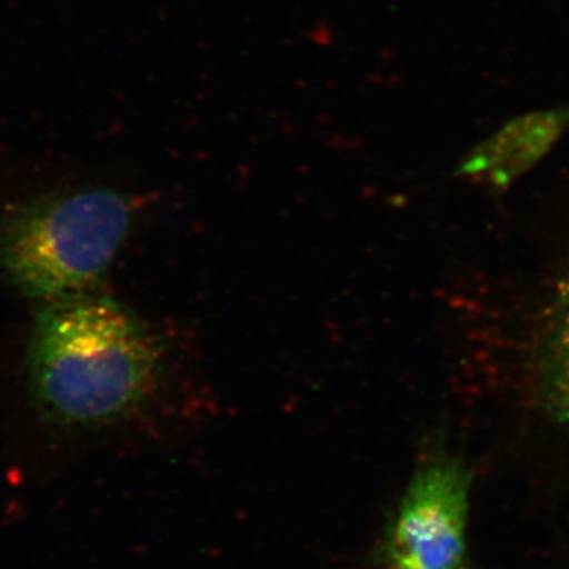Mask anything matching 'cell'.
I'll use <instances>...</instances> for the list:
<instances>
[{
  "label": "cell",
  "mask_w": 569,
  "mask_h": 569,
  "mask_svg": "<svg viewBox=\"0 0 569 569\" xmlns=\"http://www.w3.org/2000/svg\"><path fill=\"white\" fill-rule=\"evenodd\" d=\"M162 347L118 302L78 295L41 310L29 348L33 396L47 417L93 427L126 417L152 392Z\"/></svg>",
  "instance_id": "obj_1"
},
{
  "label": "cell",
  "mask_w": 569,
  "mask_h": 569,
  "mask_svg": "<svg viewBox=\"0 0 569 569\" xmlns=\"http://www.w3.org/2000/svg\"><path fill=\"white\" fill-rule=\"evenodd\" d=\"M130 219L129 201L110 189L40 198L0 222V274L51 302L84 295L111 264Z\"/></svg>",
  "instance_id": "obj_2"
},
{
  "label": "cell",
  "mask_w": 569,
  "mask_h": 569,
  "mask_svg": "<svg viewBox=\"0 0 569 569\" xmlns=\"http://www.w3.org/2000/svg\"><path fill=\"white\" fill-rule=\"evenodd\" d=\"M569 129V107L530 112L505 123L463 157L459 178L490 192H508L537 167Z\"/></svg>",
  "instance_id": "obj_5"
},
{
  "label": "cell",
  "mask_w": 569,
  "mask_h": 569,
  "mask_svg": "<svg viewBox=\"0 0 569 569\" xmlns=\"http://www.w3.org/2000/svg\"><path fill=\"white\" fill-rule=\"evenodd\" d=\"M520 366L530 407L557 425H569V257L539 295Z\"/></svg>",
  "instance_id": "obj_4"
},
{
  "label": "cell",
  "mask_w": 569,
  "mask_h": 569,
  "mask_svg": "<svg viewBox=\"0 0 569 569\" xmlns=\"http://www.w3.org/2000/svg\"><path fill=\"white\" fill-rule=\"evenodd\" d=\"M471 479L467 463L447 452L419 466L388 529L392 569H462Z\"/></svg>",
  "instance_id": "obj_3"
}]
</instances>
